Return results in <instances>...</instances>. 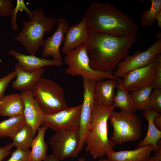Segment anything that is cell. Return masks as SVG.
<instances>
[{"instance_id": "1", "label": "cell", "mask_w": 161, "mask_h": 161, "mask_svg": "<svg viewBox=\"0 0 161 161\" xmlns=\"http://www.w3.org/2000/svg\"><path fill=\"white\" fill-rule=\"evenodd\" d=\"M136 40L133 36L120 37L100 32H89L85 45L91 68L113 72L119 62L128 55Z\"/></svg>"}, {"instance_id": "2", "label": "cell", "mask_w": 161, "mask_h": 161, "mask_svg": "<svg viewBox=\"0 0 161 161\" xmlns=\"http://www.w3.org/2000/svg\"><path fill=\"white\" fill-rule=\"evenodd\" d=\"M89 32L136 37L139 26L129 15L109 2L91 1L84 16Z\"/></svg>"}, {"instance_id": "3", "label": "cell", "mask_w": 161, "mask_h": 161, "mask_svg": "<svg viewBox=\"0 0 161 161\" xmlns=\"http://www.w3.org/2000/svg\"><path fill=\"white\" fill-rule=\"evenodd\" d=\"M115 107L105 106L95 101L93 107L91 121L84 140L86 150L96 159L102 157L114 151L116 145L108 137V121Z\"/></svg>"}, {"instance_id": "4", "label": "cell", "mask_w": 161, "mask_h": 161, "mask_svg": "<svg viewBox=\"0 0 161 161\" xmlns=\"http://www.w3.org/2000/svg\"><path fill=\"white\" fill-rule=\"evenodd\" d=\"M32 12V19L30 21L23 22V28L14 38L21 43L28 53L35 55L39 47L44 45V34L52 30L58 19L55 17L46 16L41 8L36 9Z\"/></svg>"}, {"instance_id": "5", "label": "cell", "mask_w": 161, "mask_h": 161, "mask_svg": "<svg viewBox=\"0 0 161 161\" xmlns=\"http://www.w3.org/2000/svg\"><path fill=\"white\" fill-rule=\"evenodd\" d=\"M31 91L44 114H54L68 107L64 89L51 79L41 78Z\"/></svg>"}, {"instance_id": "6", "label": "cell", "mask_w": 161, "mask_h": 161, "mask_svg": "<svg viewBox=\"0 0 161 161\" xmlns=\"http://www.w3.org/2000/svg\"><path fill=\"white\" fill-rule=\"evenodd\" d=\"M109 120L113 129L111 140L116 145L137 141L141 138L142 123L141 118L135 113L114 111Z\"/></svg>"}, {"instance_id": "7", "label": "cell", "mask_w": 161, "mask_h": 161, "mask_svg": "<svg viewBox=\"0 0 161 161\" xmlns=\"http://www.w3.org/2000/svg\"><path fill=\"white\" fill-rule=\"evenodd\" d=\"M64 61L68 66L65 70L67 75H80L83 78L96 81L105 78L118 79L113 72L97 71L91 68L85 44L67 53L65 55Z\"/></svg>"}, {"instance_id": "8", "label": "cell", "mask_w": 161, "mask_h": 161, "mask_svg": "<svg viewBox=\"0 0 161 161\" xmlns=\"http://www.w3.org/2000/svg\"><path fill=\"white\" fill-rule=\"evenodd\" d=\"M79 142V129L56 131L49 141L53 151L52 154L60 161L78 156Z\"/></svg>"}, {"instance_id": "9", "label": "cell", "mask_w": 161, "mask_h": 161, "mask_svg": "<svg viewBox=\"0 0 161 161\" xmlns=\"http://www.w3.org/2000/svg\"><path fill=\"white\" fill-rule=\"evenodd\" d=\"M161 52V39H158L146 50L126 56L118 64L114 75L117 78H122L128 72L149 64Z\"/></svg>"}, {"instance_id": "10", "label": "cell", "mask_w": 161, "mask_h": 161, "mask_svg": "<svg viewBox=\"0 0 161 161\" xmlns=\"http://www.w3.org/2000/svg\"><path fill=\"white\" fill-rule=\"evenodd\" d=\"M81 104L67 107L57 113H44L43 125L55 132L64 129H79Z\"/></svg>"}, {"instance_id": "11", "label": "cell", "mask_w": 161, "mask_h": 161, "mask_svg": "<svg viewBox=\"0 0 161 161\" xmlns=\"http://www.w3.org/2000/svg\"><path fill=\"white\" fill-rule=\"evenodd\" d=\"M157 55L149 64L130 71L122 78V83L128 92L152 85L155 79L157 64Z\"/></svg>"}, {"instance_id": "12", "label": "cell", "mask_w": 161, "mask_h": 161, "mask_svg": "<svg viewBox=\"0 0 161 161\" xmlns=\"http://www.w3.org/2000/svg\"><path fill=\"white\" fill-rule=\"evenodd\" d=\"M83 79L84 94L79 127L80 142L77 151L78 154L83 148L85 136L91 121L92 110L95 101L94 87L96 81Z\"/></svg>"}, {"instance_id": "13", "label": "cell", "mask_w": 161, "mask_h": 161, "mask_svg": "<svg viewBox=\"0 0 161 161\" xmlns=\"http://www.w3.org/2000/svg\"><path fill=\"white\" fill-rule=\"evenodd\" d=\"M57 24V27L53 34L45 40L41 55L43 58L49 56L54 60L62 62L60 47L70 27L67 20L63 18L58 19Z\"/></svg>"}, {"instance_id": "14", "label": "cell", "mask_w": 161, "mask_h": 161, "mask_svg": "<svg viewBox=\"0 0 161 161\" xmlns=\"http://www.w3.org/2000/svg\"><path fill=\"white\" fill-rule=\"evenodd\" d=\"M20 95L24 105L23 114L26 123L31 128L34 137L40 126L43 125L44 113L31 90L22 91Z\"/></svg>"}, {"instance_id": "15", "label": "cell", "mask_w": 161, "mask_h": 161, "mask_svg": "<svg viewBox=\"0 0 161 161\" xmlns=\"http://www.w3.org/2000/svg\"><path fill=\"white\" fill-rule=\"evenodd\" d=\"M89 35L86 19L83 16L78 24L69 28L66 32L61 52L64 55L70 51L85 45Z\"/></svg>"}, {"instance_id": "16", "label": "cell", "mask_w": 161, "mask_h": 161, "mask_svg": "<svg viewBox=\"0 0 161 161\" xmlns=\"http://www.w3.org/2000/svg\"><path fill=\"white\" fill-rule=\"evenodd\" d=\"M8 53L17 60L22 69L28 72L34 71L46 66H59L63 64V62L39 58L35 55H25L15 49L9 50Z\"/></svg>"}, {"instance_id": "17", "label": "cell", "mask_w": 161, "mask_h": 161, "mask_svg": "<svg viewBox=\"0 0 161 161\" xmlns=\"http://www.w3.org/2000/svg\"><path fill=\"white\" fill-rule=\"evenodd\" d=\"M161 115L156 112L150 107L144 110L143 116L148 121V128L147 133L144 138L140 141L137 145L138 147L151 145L154 148V151L156 153L161 146V131L157 129L153 123L154 118Z\"/></svg>"}, {"instance_id": "18", "label": "cell", "mask_w": 161, "mask_h": 161, "mask_svg": "<svg viewBox=\"0 0 161 161\" xmlns=\"http://www.w3.org/2000/svg\"><path fill=\"white\" fill-rule=\"evenodd\" d=\"M154 148L151 145L139 147L133 150L112 151L107 155L110 161H145L150 157Z\"/></svg>"}, {"instance_id": "19", "label": "cell", "mask_w": 161, "mask_h": 161, "mask_svg": "<svg viewBox=\"0 0 161 161\" xmlns=\"http://www.w3.org/2000/svg\"><path fill=\"white\" fill-rule=\"evenodd\" d=\"M15 69L16 71V78L12 82V86L13 88L21 91L31 90L45 70L42 68L33 72L25 71L17 63L16 64Z\"/></svg>"}, {"instance_id": "20", "label": "cell", "mask_w": 161, "mask_h": 161, "mask_svg": "<svg viewBox=\"0 0 161 161\" xmlns=\"http://www.w3.org/2000/svg\"><path fill=\"white\" fill-rule=\"evenodd\" d=\"M117 83V80L115 79L96 81L94 87L95 101L105 106L113 105Z\"/></svg>"}, {"instance_id": "21", "label": "cell", "mask_w": 161, "mask_h": 161, "mask_svg": "<svg viewBox=\"0 0 161 161\" xmlns=\"http://www.w3.org/2000/svg\"><path fill=\"white\" fill-rule=\"evenodd\" d=\"M24 105L18 93L4 95L0 99V115L12 117L23 114Z\"/></svg>"}, {"instance_id": "22", "label": "cell", "mask_w": 161, "mask_h": 161, "mask_svg": "<svg viewBox=\"0 0 161 161\" xmlns=\"http://www.w3.org/2000/svg\"><path fill=\"white\" fill-rule=\"evenodd\" d=\"M48 129L43 125L38 129L37 134L34 138L31 145L29 161H42L47 156L48 146L45 141L44 136Z\"/></svg>"}, {"instance_id": "23", "label": "cell", "mask_w": 161, "mask_h": 161, "mask_svg": "<svg viewBox=\"0 0 161 161\" xmlns=\"http://www.w3.org/2000/svg\"><path fill=\"white\" fill-rule=\"evenodd\" d=\"M116 90L113 100L114 106L119 108L121 110L135 113L137 110L132 98L129 92L123 86L121 78H118L117 80Z\"/></svg>"}, {"instance_id": "24", "label": "cell", "mask_w": 161, "mask_h": 161, "mask_svg": "<svg viewBox=\"0 0 161 161\" xmlns=\"http://www.w3.org/2000/svg\"><path fill=\"white\" fill-rule=\"evenodd\" d=\"M26 123L24 114L10 117L0 122V137L12 139L18 130Z\"/></svg>"}, {"instance_id": "25", "label": "cell", "mask_w": 161, "mask_h": 161, "mask_svg": "<svg viewBox=\"0 0 161 161\" xmlns=\"http://www.w3.org/2000/svg\"><path fill=\"white\" fill-rule=\"evenodd\" d=\"M34 138L31 128L26 123L15 135L12 143L16 148L27 151L31 147Z\"/></svg>"}, {"instance_id": "26", "label": "cell", "mask_w": 161, "mask_h": 161, "mask_svg": "<svg viewBox=\"0 0 161 161\" xmlns=\"http://www.w3.org/2000/svg\"><path fill=\"white\" fill-rule=\"evenodd\" d=\"M153 89L152 85H149L131 92L130 94L136 110L144 111L150 107V95Z\"/></svg>"}, {"instance_id": "27", "label": "cell", "mask_w": 161, "mask_h": 161, "mask_svg": "<svg viewBox=\"0 0 161 161\" xmlns=\"http://www.w3.org/2000/svg\"><path fill=\"white\" fill-rule=\"evenodd\" d=\"M151 2L149 9L144 11L141 16L140 23L143 26H152L157 16L161 11V0H151Z\"/></svg>"}, {"instance_id": "28", "label": "cell", "mask_w": 161, "mask_h": 161, "mask_svg": "<svg viewBox=\"0 0 161 161\" xmlns=\"http://www.w3.org/2000/svg\"><path fill=\"white\" fill-rule=\"evenodd\" d=\"M24 10L27 13L30 20H31L33 16L32 11H31L25 4L24 0H17L16 5L14 8L11 19V25L12 29L14 31H17L18 30V26L16 22V17L17 13L19 11Z\"/></svg>"}, {"instance_id": "29", "label": "cell", "mask_w": 161, "mask_h": 161, "mask_svg": "<svg viewBox=\"0 0 161 161\" xmlns=\"http://www.w3.org/2000/svg\"><path fill=\"white\" fill-rule=\"evenodd\" d=\"M150 107L157 113L161 114V89H153L150 95Z\"/></svg>"}, {"instance_id": "30", "label": "cell", "mask_w": 161, "mask_h": 161, "mask_svg": "<svg viewBox=\"0 0 161 161\" xmlns=\"http://www.w3.org/2000/svg\"><path fill=\"white\" fill-rule=\"evenodd\" d=\"M30 150L25 151L18 148L12 152L10 157L6 161H29Z\"/></svg>"}, {"instance_id": "31", "label": "cell", "mask_w": 161, "mask_h": 161, "mask_svg": "<svg viewBox=\"0 0 161 161\" xmlns=\"http://www.w3.org/2000/svg\"><path fill=\"white\" fill-rule=\"evenodd\" d=\"M16 71H14L0 78V99L4 96V92L10 81L16 76Z\"/></svg>"}, {"instance_id": "32", "label": "cell", "mask_w": 161, "mask_h": 161, "mask_svg": "<svg viewBox=\"0 0 161 161\" xmlns=\"http://www.w3.org/2000/svg\"><path fill=\"white\" fill-rule=\"evenodd\" d=\"M13 9V4L10 0H0V15L11 16Z\"/></svg>"}, {"instance_id": "33", "label": "cell", "mask_w": 161, "mask_h": 161, "mask_svg": "<svg viewBox=\"0 0 161 161\" xmlns=\"http://www.w3.org/2000/svg\"><path fill=\"white\" fill-rule=\"evenodd\" d=\"M157 72L155 79L152 85L153 89H161V55H157Z\"/></svg>"}, {"instance_id": "34", "label": "cell", "mask_w": 161, "mask_h": 161, "mask_svg": "<svg viewBox=\"0 0 161 161\" xmlns=\"http://www.w3.org/2000/svg\"><path fill=\"white\" fill-rule=\"evenodd\" d=\"M13 146L12 143H10L4 146L0 147V161H2L9 155Z\"/></svg>"}, {"instance_id": "35", "label": "cell", "mask_w": 161, "mask_h": 161, "mask_svg": "<svg viewBox=\"0 0 161 161\" xmlns=\"http://www.w3.org/2000/svg\"><path fill=\"white\" fill-rule=\"evenodd\" d=\"M145 161H161V146L160 147L153 157H150Z\"/></svg>"}, {"instance_id": "36", "label": "cell", "mask_w": 161, "mask_h": 161, "mask_svg": "<svg viewBox=\"0 0 161 161\" xmlns=\"http://www.w3.org/2000/svg\"><path fill=\"white\" fill-rule=\"evenodd\" d=\"M153 123L157 129L161 131V115L155 117L153 119Z\"/></svg>"}, {"instance_id": "37", "label": "cell", "mask_w": 161, "mask_h": 161, "mask_svg": "<svg viewBox=\"0 0 161 161\" xmlns=\"http://www.w3.org/2000/svg\"><path fill=\"white\" fill-rule=\"evenodd\" d=\"M43 161H60L52 154L47 156L43 160Z\"/></svg>"}, {"instance_id": "38", "label": "cell", "mask_w": 161, "mask_h": 161, "mask_svg": "<svg viewBox=\"0 0 161 161\" xmlns=\"http://www.w3.org/2000/svg\"><path fill=\"white\" fill-rule=\"evenodd\" d=\"M155 19L157 21V27L160 28H161V11H160L158 14L156 16Z\"/></svg>"}, {"instance_id": "39", "label": "cell", "mask_w": 161, "mask_h": 161, "mask_svg": "<svg viewBox=\"0 0 161 161\" xmlns=\"http://www.w3.org/2000/svg\"><path fill=\"white\" fill-rule=\"evenodd\" d=\"M98 161H110L107 159H104V158H101Z\"/></svg>"}, {"instance_id": "40", "label": "cell", "mask_w": 161, "mask_h": 161, "mask_svg": "<svg viewBox=\"0 0 161 161\" xmlns=\"http://www.w3.org/2000/svg\"><path fill=\"white\" fill-rule=\"evenodd\" d=\"M157 35V37L158 38V39H161V33L159 32L157 33V34L156 35Z\"/></svg>"}, {"instance_id": "41", "label": "cell", "mask_w": 161, "mask_h": 161, "mask_svg": "<svg viewBox=\"0 0 161 161\" xmlns=\"http://www.w3.org/2000/svg\"><path fill=\"white\" fill-rule=\"evenodd\" d=\"M78 161H86L85 159L83 157L79 158L78 160Z\"/></svg>"}]
</instances>
